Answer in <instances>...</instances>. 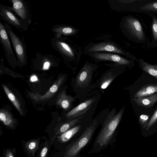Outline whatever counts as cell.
<instances>
[{
    "instance_id": "obj_1",
    "label": "cell",
    "mask_w": 157,
    "mask_h": 157,
    "mask_svg": "<svg viewBox=\"0 0 157 157\" xmlns=\"http://www.w3.org/2000/svg\"><path fill=\"white\" fill-rule=\"evenodd\" d=\"M124 106L117 113L113 108L109 112L96 140V143L102 147L106 145L119 124L124 112Z\"/></svg>"
},
{
    "instance_id": "obj_2",
    "label": "cell",
    "mask_w": 157,
    "mask_h": 157,
    "mask_svg": "<svg viewBox=\"0 0 157 157\" xmlns=\"http://www.w3.org/2000/svg\"><path fill=\"white\" fill-rule=\"evenodd\" d=\"M97 123V121L94 120L86 128L82 135L68 147L63 157H75L77 155L91 137L95 130Z\"/></svg>"
},
{
    "instance_id": "obj_3",
    "label": "cell",
    "mask_w": 157,
    "mask_h": 157,
    "mask_svg": "<svg viewBox=\"0 0 157 157\" xmlns=\"http://www.w3.org/2000/svg\"><path fill=\"white\" fill-rule=\"evenodd\" d=\"M93 72V69L90 66L85 65L76 77V87L80 89L87 87L92 81Z\"/></svg>"
},
{
    "instance_id": "obj_4",
    "label": "cell",
    "mask_w": 157,
    "mask_h": 157,
    "mask_svg": "<svg viewBox=\"0 0 157 157\" xmlns=\"http://www.w3.org/2000/svg\"><path fill=\"white\" fill-rule=\"evenodd\" d=\"M65 77L61 76L57 79L49 89L44 95L38 93L29 92V95L35 102H40L48 100L52 98L55 94L63 82Z\"/></svg>"
},
{
    "instance_id": "obj_5",
    "label": "cell",
    "mask_w": 157,
    "mask_h": 157,
    "mask_svg": "<svg viewBox=\"0 0 157 157\" xmlns=\"http://www.w3.org/2000/svg\"><path fill=\"white\" fill-rule=\"evenodd\" d=\"M95 100L94 98H90L80 104L66 114L68 121L81 116L90 109Z\"/></svg>"
},
{
    "instance_id": "obj_6",
    "label": "cell",
    "mask_w": 157,
    "mask_h": 157,
    "mask_svg": "<svg viewBox=\"0 0 157 157\" xmlns=\"http://www.w3.org/2000/svg\"><path fill=\"white\" fill-rule=\"evenodd\" d=\"M8 27V26H7ZM10 36L17 59L21 63L26 61V53L25 47L20 39L9 28L6 27Z\"/></svg>"
},
{
    "instance_id": "obj_7",
    "label": "cell",
    "mask_w": 157,
    "mask_h": 157,
    "mask_svg": "<svg viewBox=\"0 0 157 157\" xmlns=\"http://www.w3.org/2000/svg\"><path fill=\"white\" fill-rule=\"evenodd\" d=\"M126 24L127 28L133 36L140 40L144 39V35L142 25L137 19L132 17H128Z\"/></svg>"
},
{
    "instance_id": "obj_8",
    "label": "cell",
    "mask_w": 157,
    "mask_h": 157,
    "mask_svg": "<svg viewBox=\"0 0 157 157\" xmlns=\"http://www.w3.org/2000/svg\"><path fill=\"white\" fill-rule=\"evenodd\" d=\"M93 56L98 59L109 60L121 65H127L130 63L128 60L117 55L113 54L96 53L93 54Z\"/></svg>"
},
{
    "instance_id": "obj_9",
    "label": "cell",
    "mask_w": 157,
    "mask_h": 157,
    "mask_svg": "<svg viewBox=\"0 0 157 157\" xmlns=\"http://www.w3.org/2000/svg\"><path fill=\"white\" fill-rule=\"evenodd\" d=\"M75 100L74 97L67 95L65 90H63L58 94L56 104L64 110H67L71 108Z\"/></svg>"
},
{
    "instance_id": "obj_10",
    "label": "cell",
    "mask_w": 157,
    "mask_h": 157,
    "mask_svg": "<svg viewBox=\"0 0 157 157\" xmlns=\"http://www.w3.org/2000/svg\"><path fill=\"white\" fill-rule=\"evenodd\" d=\"M89 51L91 52H109L120 54H124V52L121 49L118 48L114 44L107 43L95 44L90 48Z\"/></svg>"
},
{
    "instance_id": "obj_11",
    "label": "cell",
    "mask_w": 157,
    "mask_h": 157,
    "mask_svg": "<svg viewBox=\"0 0 157 157\" xmlns=\"http://www.w3.org/2000/svg\"><path fill=\"white\" fill-rule=\"evenodd\" d=\"M132 100L139 106L150 108L157 101V92L149 96L134 98Z\"/></svg>"
},
{
    "instance_id": "obj_12",
    "label": "cell",
    "mask_w": 157,
    "mask_h": 157,
    "mask_svg": "<svg viewBox=\"0 0 157 157\" xmlns=\"http://www.w3.org/2000/svg\"><path fill=\"white\" fill-rule=\"evenodd\" d=\"M0 13L2 18L9 24L16 27L21 26L20 21L7 8L1 7Z\"/></svg>"
},
{
    "instance_id": "obj_13",
    "label": "cell",
    "mask_w": 157,
    "mask_h": 157,
    "mask_svg": "<svg viewBox=\"0 0 157 157\" xmlns=\"http://www.w3.org/2000/svg\"><path fill=\"white\" fill-rule=\"evenodd\" d=\"M0 39L7 56H13V53L7 32L4 26L0 23Z\"/></svg>"
},
{
    "instance_id": "obj_14",
    "label": "cell",
    "mask_w": 157,
    "mask_h": 157,
    "mask_svg": "<svg viewBox=\"0 0 157 157\" xmlns=\"http://www.w3.org/2000/svg\"><path fill=\"white\" fill-rule=\"evenodd\" d=\"M157 92V84H149L142 87L135 94L134 98L144 97L151 95Z\"/></svg>"
},
{
    "instance_id": "obj_15",
    "label": "cell",
    "mask_w": 157,
    "mask_h": 157,
    "mask_svg": "<svg viewBox=\"0 0 157 157\" xmlns=\"http://www.w3.org/2000/svg\"><path fill=\"white\" fill-rule=\"evenodd\" d=\"M84 116V115H82L71 120L68 121L62 124L56 132L54 136L52 139L51 141L52 142L54 140L56 136L63 134L67 130L73 127V126L76 125L81 121Z\"/></svg>"
},
{
    "instance_id": "obj_16",
    "label": "cell",
    "mask_w": 157,
    "mask_h": 157,
    "mask_svg": "<svg viewBox=\"0 0 157 157\" xmlns=\"http://www.w3.org/2000/svg\"><path fill=\"white\" fill-rule=\"evenodd\" d=\"M11 1L13 4L11 9L21 18L25 19L26 18L27 12L25 7L21 0H13Z\"/></svg>"
},
{
    "instance_id": "obj_17",
    "label": "cell",
    "mask_w": 157,
    "mask_h": 157,
    "mask_svg": "<svg viewBox=\"0 0 157 157\" xmlns=\"http://www.w3.org/2000/svg\"><path fill=\"white\" fill-rule=\"evenodd\" d=\"M81 128V126L78 125L74 127L58 136V140L61 143H65L68 141Z\"/></svg>"
},
{
    "instance_id": "obj_18",
    "label": "cell",
    "mask_w": 157,
    "mask_h": 157,
    "mask_svg": "<svg viewBox=\"0 0 157 157\" xmlns=\"http://www.w3.org/2000/svg\"><path fill=\"white\" fill-rule=\"evenodd\" d=\"M0 120L5 125L12 128L15 123L14 119L7 111L4 109L0 110Z\"/></svg>"
},
{
    "instance_id": "obj_19",
    "label": "cell",
    "mask_w": 157,
    "mask_h": 157,
    "mask_svg": "<svg viewBox=\"0 0 157 157\" xmlns=\"http://www.w3.org/2000/svg\"><path fill=\"white\" fill-rule=\"evenodd\" d=\"M4 90L8 98L13 104L19 114L23 116V112L21 108V105L18 100L10 90L4 84L2 85Z\"/></svg>"
},
{
    "instance_id": "obj_20",
    "label": "cell",
    "mask_w": 157,
    "mask_h": 157,
    "mask_svg": "<svg viewBox=\"0 0 157 157\" xmlns=\"http://www.w3.org/2000/svg\"><path fill=\"white\" fill-rule=\"evenodd\" d=\"M138 61L143 70L157 79V64L152 65L139 59Z\"/></svg>"
},
{
    "instance_id": "obj_21",
    "label": "cell",
    "mask_w": 157,
    "mask_h": 157,
    "mask_svg": "<svg viewBox=\"0 0 157 157\" xmlns=\"http://www.w3.org/2000/svg\"><path fill=\"white\" fill-rule=\"evenodd\" d=\"M56 44L57 48L62 53L70 57L74 56L73 52L67 44L62 41H57Z\"/></svg>"
},
{
    "instance_id": "obj_22",
    "label": "cell",
    "mask_w": 157,
    "mask_h": 157,
    "mask_svg": "<svg viewBox=\"0 0 157 157\" xmlns=\"http://www.w3.org/2000/svg\"><path fill=\"white\" fill-rule=\"evenodd\" d=\"M39 142L37 140H32L27 141L25 144V147L28 154L33 155L37 150Z\"/></svg>"
},
{
    "instance_id": "obj_23",
    "label": "cell",
    "mask_w": 157,
    "mask_h": 157,
    "mask_svg": "<svg viewBox=\"0 0 157 157\" xmlns=\"http://www.w3.org/2000/svg\"><path fill=\"white\" fill-rule=\"evenodd\" d=\"M116 75L112 74H106L103 76L101 79L99 86L101 89L104 90L106 89L116 78Z\"/></svg>"
},
{
    "instance_id": "obj_24",
    "label": "cell",
    "mask_w": 157,
    "mask_h": 157,
    "mask_svg": "<svg viewBox=\"0 0 157 157\" xmlns=\"http://www.w3.org/2000/svg\"><path fill=\"white\" fill-rule=\"evenodd\" d=\"M55 32L64 35H71L74 34L76 32L73 28L68 27H56L53 29Z\"/></svg>"
},
{
    "instance_id": "obj_25",
    "label": "cell",
    "mask_w": 157,
    "mask_h": 157,
    "mask_svg": "<svg viewBox=\"0 0 157 157\" xmlns=\"http://www.w3.org/2000/svg\"><path fill=\"white\" fill-rule=\"evenodd\" d=\"M144 10L157 11V1L146 4L140 8Z\"/></svg>"
},
{
    "instance_id": "obj_26",
    "label": "cell",
    "mask_w": 157,
    "mask_h": 157,
    "mask_svg": "<svg viewBox=\"0 0 157 157\" xmlns=\"http://www.w3.org/2000/svg\"><path fill=\"white\" fill-rule=\"evenodd\" d=\"M149 116L146 114L141 115L139 117V122L144 128H146L148 124Z\"/></svg>"
},
{
    "instance_id": "obj_27",
    "label": "cell",
    "mask_w": 157,
    "mask_h": 157,
    "mask_svg": "<svg viewBox=\"0 0 157 157\" xmlns=\"http://www.w3.org/2000/svg\"><path fill=\"white\" fill-rule=\"evenodd\" d=\"M152 29L154 39L157 40V17H153Z\"/></svg>"
},
{
    "instance_id": "obj_28",
    "label": "cell",
    "mask_w": 157,
    "mask_h": 157,
    "mask_svg": "<svg viewBox=\"0 0 157 157\" xmlns=\"http://www.w3.org/2000/svg\"><path fill=\"white\" fill-rule=\"evenodd\" d=\"M157 121V109L155 111L151 118L148 121L147 128V130L151 128Z\"/></svg>"
},
{
    "instance_id": "obj_29",
    "label": "cell",
    "mask_w": 157,
    "mask_h": 157,
    "mask_svg": "<svg viewBox=\"0 0 157 157\" xmlns=\"http://www.w3.org/2000/svg\"><path fill=\"white\" fill-rule=\"evenodd\" d=\"M46 145L42 149L39 157H46L48 151V146Z\"/></svg>"
},
{
    "instance_id": "obj_30",
    "label": "cell",
    "mask_w": 157,
    "mask_h": 157,
    "mask_svg": "<svg viewBox=\"0 0 157 157\" xmlns=\"http://www.w3.org/2000/svg\"><path fill=\"white\" fill-rule=\"evenodd\" d=\"M5 157H14L12 152L9 149H7L5 152Z\"/></svg>"
},
{
    "instance_id": "obj_31",
    "label": "cell",
    "mask_w": 157,
    "mask_h": 157,
    "mask_svg": "<svg viewBox=\"0 0 157 157\" xmlns=\"http://www.w3.org/2000/svg\"><path fill=\"white\" fill-rule=\"evenodd\" d=\"M30 81L32 82H35L38 81V78L37 76L35 75H32L30 78Z\"/></svg>"
},
{
    "instance_id": "obj_32",
    "label": "cell",
    "mask_w": 157,
    "mask_h": 157,
    "mask_svg": "<svg viewBox=\"0 0 157 157\" xmlns=\"http://www.w3.org/2000/svg\"><path fill=\"white\" fill-rule=\"evenodd\" d=\"M50 64L48 62H45L44 65L43 69L44 70H47L49 67Z\"/></svg>"
}]
</instances>
